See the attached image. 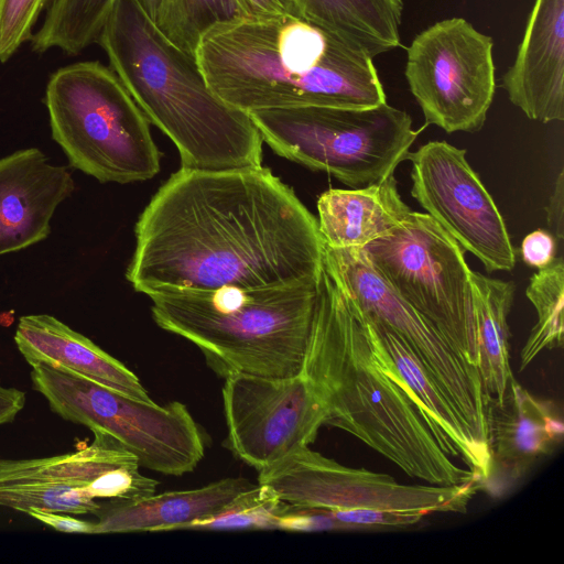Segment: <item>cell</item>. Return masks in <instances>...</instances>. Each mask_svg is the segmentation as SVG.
<instances>
[{
  "label": "cell",
  "instance_id": "1",
  "mask_svg": "<svg viewBox=\"0 0 564 564\" xmlns=\"http://www.w3.org/2000/svg\"><path fill=\"white\" fill-rule=\"evenodd\" d=\"M126 278L134 291H209L317 283V219L269 169L181 167L134 227Z\"/></svg>",
  "mask_w": 564,
  "mask_h": 564
},
{
  "label": "cell",
  "instance_id": "2",
  "mask_svg": "<svg viewBox=\"0 0 564 564\" xmlns=\"http://www.w3.org/2000/svg\"><path fill=\"white\" fill-rule=\"evenodd\" d=\"M301 373L326 408L325 425L354 435L408 476L437 486L480 480L441 448L375 326L325 265Z\"/></svg>",
  "mask_w": 564,
  "mask_h": 564
},
{
  "label": "cell",
  "instance_id": "3",
  "mask_svg": "<svg viewBox=\"0 0 564 564\" xmlns=\"http://www.w3.org/2000/svg\"><path fill=\"white\" fill-rule=\"evenodd\" d=\"M195 59L209 88L247 113L387 101L372 58L304 17L218 23L200 37Z\"/></svg>",
  "mask_w": 564,
  "mask_h": 564
},
{
  "label": "cell",
  "instance_id": "4",
  "mask_svg": "<svg viewBox=\"0 0 564 564\" xmlns=\"http://www.w3.org/2000/svg\"><path fill=\"white\" fill-rule=\"evenodd\" d=\"M97 43L150 123L176 147L181 167L260 166L262 137L249 113L221 100L195 57L170 42L139 0H116Z\"/></svg>",
  "mask_w": 564,
  "mask_h": 564
},
{
  "label": "cell",
  "instance_id": "5",
  "mask_svg": "<svg viewBox=\"0 0 564 564\" xmlns=\"http://www.w3.org/2000/svg\"><path fill=\"white\" fill-rule=\"evenodd\" d=\"M318 282L162 292L149 297L156 325L198 347L224 379L290 378L302 371Z\"/></svg>",
  "mask_w": 564,
  "mask_h": 564
},
{
  "label": "cell",
  "instance_id": "6",
  "mask_svg": "<svg viewBox=\"0 0 564 564\" xmlns=\"http://www.w3.org/2000/svg\"><path fill=\"white\" fill-rule=\"evenodd\" d=\"M52 138L69 165L101 183L147 181L161 153L150 122L117 74L79 62L57 69L45 91Z\"/></svg>",
  "mask_w": 564,
  "mask_h": 564
},
{
  "label": "cell",
  "instance_id": "7",
  "mask_svg": "<svg viewBox=\"0 0 564 564\" xmlns=\"http://www.w3.org/2000/svg\"><path fill=\"white\" fill-rule=\"evenodd\" d=\"M249 115L263 142L280 156L351 188L392 176L417 135L411 117L387 101L368 108L306 106Z\"/></svg>",
  "mask_w": 564,
  "mask_h": 564
},
{
  "label": "cell",
  "instance_id": "8",
  "mask_svg": "<svg viewBox=\"0 0 564 564\" xmlns=\"http://www.w3.org/2000/svg\"><path fill=\"white\" fill-rule=\"evenodd\" d=\"M33 389L52 412L106 432L139 460L169 476L192 471L205 455V436L187 406L142 401L45 362L31 366Z\"/></svg>",
  "mask_w": 564,
  "mask_h": 564
},
{
  "label": "cell",
  "instance_id": "9",
  "mask_svg": "<svg viewBox=\"0 0 564 564\" xmlns=\"http://www.w3.org/2000/svg\"><path fill=\"white\" fill-rule=\"evenodd\" d=\"M362 251L397 294L478 369L471 270L462 246L430 215L411 210Z\"/></svg>",
  "mask_w": 564,
  "mask_h": 564
},
{
  "label": "cell",
  "instance_id": "10",
  "mask_svg": "<svg viewBox=\"0 0 564 564\" xmlns=\"http://www.w3.org/2000/svg\"><path fill=\"white\" fill-rule=\"evenodd\" d=\"M324 265L366 316L409 345L448 399L476 447L491 460L478 369L397 294L372 268L362 249L324 246Z\"/></svg>",
  "mask_w": 564,
  "mask_h": 564
},
{
  "label": "cell",
  "instance_id": "11",
  "mask_svg": "<svg viewBox=\"0 0 564 564\" xmlns=\"http://www.w3.org/2000/svg\"><path fill=\"white\" fill-rule=\"evenodd\" d=\"M90 444L40 458H0V506L26 513L43 509L95 513L97 499H135L158 481L139 471V460L110 434L95 430Z\"/></svg>",
  "mask_w": 564,
  "mask_h": 564
},
{
  "label": "cell",
  "instance_id": "12",
  "mask_svg": "<svg viewBox=\"0 0 564 564\" xmlns=\"http://www.w3.org/2000/svg\"><path fill=\"white\" fill-rule=\"evenodd\" d=\"M492 39L463 18L438 21L406 50L404 75L427 124L444 131H479L492 104Z\"/></svg>",
  "mask_w": 564,
  "mask_h": 564
},
{
  "label": "cell",
  "instance_id": "13",
  "mask_svg": "<svg viewBox=\"0 0 564 564\" xmlns=\"http://www.w3.org/2000/svg\"><path fill=\"white\" fill-rule=\"evenodd\" d=\"M258 484L283 501L333 510L465 513L479 486L473 479L456 486L404 485L390 475L344 466L304 446L259 471Z\"/></svg>",
  "mask_w": 564,
  "mask_h": 564
},
{
  "label": "cell",
  "instance_id": "14",
  "mask_svg": "<svg viewBox=\"0 0 564 564\" xmlns=\"http://www.w3.org/2000/svg\"><path fill=\"white\" fill-rule=\"evenodd\" d=\"M221 393L226 446L259 471L312 444L327 417L322 399L302 373L232 375Z\"/></svg>",
  "mask_w": 564,
  "mask_h": 564
},
{
  "label": "cell",
  "instance_id": "15",
  "mask_svg": "<svg viewBox=\"0 0 564 564\" xmlns=\"http://www.w3.org/2000/svg\"><path fill=\"white\" fill-rule=\"evenodd\" d=\"M411 195L465 251L488 272L511 271L516 264L506 223L466 150L446 141H430L409 152Z\"/></svg>",
  "mask_w": 564,
  "mask_h": 564
},
{
  "label": "cell",
  "instance_id": "16",
  "mask_svg": "<svg viewBox=\"0 0 564 564\" xmlns=\"http://www.w3.org/2000/svg\"><path fill=\"white\" fill-rule=\"evenodd\" d=\"M74 188L69 169L50 163L36 148L1 158L0 256L47 238L56 208Z\"/></svg>",
  "mask_w": 564,
  "mask_h": 564
},
{
  "label": "cell",
  "instance_id": "17",
  "mask_svg": "<svg viewBox=\"0 0 564 564\" xmlns=\"http://www.w3.org/2000/svg\"><path fill=\"white\" fill-rule=\"evenodd\" d=\"M509 100L535 121L564 119V0H535L503 78Z\"/></svg>",
  "mask_w": 564,
  "mask_h": 564
},
{
  "label": "cell",
  "instance_id": "18",
  "mask_svg": "<svg viewBox=\"0 0 564 564\" xmlns=\"http://www.w3.org/2000/svg\"><path fill=\"white\" fill-rule=\"evenodd\" d=\"M487 442L494 469L520 478L562 442L564 426L556 405L538 399L512 377L500 400L485 399Z\"/></svg>",
  "mask_w": 564,
  "mask_h": 564
},
{
  "label": "cell",
  "instance_id": "19",
  "mask_svg": "<svg viewBox=\"0 0 564 564\" xmlns=\"http://www.w3.org/2000/svg\"><path fill=\"white\" fill-rule=\"evenodd\" d=\"M14 341L30 366L45 362L135 399L153 401L121 361L52 315L21 316Z\"/></svg>",
  "mask_w": 564,
  "mask_h": 564
},
{
  "label": "cell",
  "instance_id": "20",
  "mask_svg": "<svg viewBox=\"0 0 564 564\" xmlns=\"http://www.w3.org/2000/svg\"><path fill=\"white\" fill-rule=\"evenodd\" d=\"M241 477H228L200 488L167 491L135 499H110L94 514V534L184 530L194 521L216 516L252 488Z\"/></svg>",
  "mask_w": 564,
  "mask_h": 564
},
{
  "label": "cell",
  "instance_id": "21",
  "mask_svg": "<svg viewBox=\"0 0 564 564\" xmlns=\"http://www.w3.org/2000/svg\"><path fill=\"white\" fill-rule=\"evenodd\" d=\"M318 229L325 246L362 249L388 235L411 213L394 176L360 188L324 192L317 200Z\"/></svg>",
  "mask_w": 564,
  "mask_h": 564
},
{
  "label": "cell",
  "instance_id": "22",
  "mask_svg": "<svg viewBox=\"0 0 564 564\" xmlns=\"http://www.w3.org/2000/svg\"><path fill=\"white\" fill-rule=\"evenodd\" d=\"M368 319L391 356L415 409L441 448L452 458H459L482 482L487 481L492 476L491 460L476 447L448 399L424 365L395 333L369 317Z\"/></svg>",
  "mask_w": 564,
  "mask_h": 564
},
{
  "label": "cell",
  "instance_id": "23",
  "mask_svg": "<svg viewBox=\"0 0 564 564\" xmlns=\"http://www.w3.org/2000/svg\"><path fill=\"white\" fill-rule=\"evenodd\" d=\"M304 18L371 58L401 43L402 0H296Z\"/></svg>",
  "mask_w": 564,
  "mask_h": 564
},
{
  "label": "cell",
  "instance_id": "24",
  "mask_svg": "<svg viewBox=\"0 0 564 564\" xmlns=\"http://www.w3.org/2000/svg\"><path fill=\"white\" fill-rule=\"evenodd\" d=\"M478 339V370L485 399L500 400L513 377L509 364V327L514 284L470 272Z\"/></svg>",
  "mask_w": 564,
  "mask_h": 564
},
{
  "label": "cell",
  "instance_id": "25",
  "mask_svg": "<svg viewBox=\"0 0 564 564\" xmlns=\"http://www.w3.org/2000/svg\"><path fill=\"white\" fill-rule=\"evenodd\" d=\"M116 0H50L44 20L33 33L37 53L58 48L76 55L96 43Z\"/></svg>",
  "mask_w": 564,
  "mask_h": 564
},
{
  "label": "cell",
  "instance_id": "26",
  "mask_svg": "<svg viewBox=\"0 0 564 564\" xmlns=\"http://www.w3.org/2000/svg\"><path fill=\"white\" fill-rule=\"evenodd\" d=\"M248 17L242 0H159L153 22L170 42L195 57L206 31L218 23Z\"/></svg>",
  "mask_w": 564,
  "mask_h": 564
},
{
  "label": "cell",
  "instance_id": "27",
  "mask_svg": "<svg viewBox=\"0 0 564 564\" xmlns=\"http://www.w3.org/2000/svg\"><path fill=\"white\" fill-rule=\"evenodd\" d=\"M525 295L536 312V323L521 350L520 370H524L545 349L563 344L564 263L555 257L529 281Z\"/></svg>",
  "mask_w": 564,
  "mask_h": 564
},
{
  "label": "cell",
  "instance_id": "28",
  "mask_svg": "<svg viewBox=\"0 0 564 564\" xmlns=\"http://www.w3.org/2000/svg\"><path fill=\"white\" fill-rule=\"evenodd\" d=\"M288 502L264 485H254L239 495L221 512L194 521L184 530H276L279 516Z\"/></svg>",
  "mask_w": 564,
  "mask_h": 564
},
{
  "label": "cell",
  "instance_id": "29",
  "mask_svg": "<svg viewBox=\"0 0 564 564\" xmlns=\"http://www.w3.org/2000/svg\"><path fill=\"white\" fill-rule=\"evenodd\" d=\"M50 0H0V62L31 41L33 29Z\"/></svg>",
  "mask_w": 564,
  "mask_h": 564
},
{
  "label": "cell",
  "instance_id": "30",
  "mask_svg": "<svg viewBox=\"0 0 564 564\" xmlns=\"http://www.w3.org/2000/svg\"><path fill=\"white\" fill-rule=\"evenodd\" d=\"M328 513L352 530L378 527H409L419 523L425 517L422 512L379 509L333 510Z\"/></svg>",
  "mask_w": 564,
  "mask_h": 564
},
{
  "label": "cell",
  "instance_id": "31",
  "mask_svg": "<svg viewBox=\"0 0 564 564\" xmlns=\"http://www.w3.org/2000/svg\"><path fill=\"white\" fill-rule=\"evenodd\" d=\"M276 530L312 532L352 529L334 519L327 510L288 503L279 516Z\"/></svg>",
  "mask_w": 564,
  "mask_h": 564
},
{
  "label": "cell",
  "instance_id": "32",
  "mask_svg": "<svg viewBox=\"0 0 564 564\" xmlns=\"http://www.w3.org/2000/svg\"><path fill=\"white\" fill-rule=\"evenodd\" d=\"M520 251L527 265L541 270L555 259L557 241L549 230L536 229L524 237Z\"/></svg>",
  "mask_w": 564,
  "mask_h": 564
},
{
  "label": "cell",
  "instance_id": "33",
  "mask_svg": "<svg viewBox=\"0 0 564 564\" xmlns=\"http://www.w3.org/2000/svg\"><path fill=\"white\" fill-rule=\"evenodd\" d=\"M26 514L59 532L87 534L94 533L95 522L80 520L72 517L68 513L64 514L62 512H54L43 509H31L26 512Z\"/></svg>",
  "mask_w": 564,
  "mask_h": 564
},
{
  "label": "cell",
  "instance_id": "34",
  "mask_svg": "<svg viewBox=\"0 0 564 564\" xmlns=\"http://www.w3.org/2000/svg\"><path fill=\"white\" fill-rule=\"evenodd\" d=\"M546 225L557 243L564 238V171L562 170L555 181L546 207Z\"/></svg>",
  "mask_w": 564,
  "mask_h": 564
},
{
  "label": "cell",
  "instance_id": "35",
  "mask_svg": "<svg viewBox=\"0 0 564 564\" xmlns=\"http://www.w3.org/2000/svg\"><path fill=\"white\" fill-rule=\"evenodd\" d=\"M250 17L288 14L303 17L296 0H242Z\"/></svg>",
  "mask_w": 564,
  "mask_h": 564
},
{
  "label": "cell",
  "instance_id": "36",
  "mask_svg": "<svg viewBox=\"0 0 564 564\" xmlns=\"http://www.w3.org/2000/svg\"><path fill=\"white\" fill-rule=\"evenodd\" d=\"M26 397L22 390L6 387L0 382V426L12 423L25 405Z\"/></svg>",
  "mask_w": 564,
  "mask_h": 564
},
{
  "label": "cell",
  "instance_id": "37",
  "mask_svg": "<svg viewBox=\"0 0 564 564\" xmlns=\"http://www.w3.org/2000/svg\"><path fill=\"white\" fill-rule=\"evenodd\" d=\"M139 2L153 21L156 13L159 0H139Z\"/></svg>",
  "mask_w": 564,
  "mask_h": 564
}]
</instances>
